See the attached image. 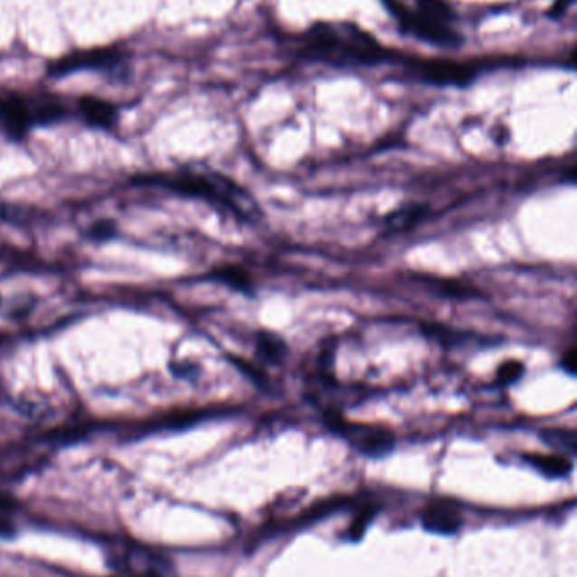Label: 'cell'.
Returning a JSON list of instances; mask_svg holds the SVG:
<instances>
[{
	"instance_id": "obj_1",
	"label": "cell",
	"mask_w": 577,
	"mask_h": 577,
	"mask_svg": "<svg viewBox=\"0 0 577 577\" xmlns=\"http://www.w3.org/2000/svg\"><path fill=\"white\" fill-rule=\"evenodd\" d=\"M297 51L305 58L345 68L392 60L390 50L353 24H315L297 38Z\"/></svg>"
},
{
	"instance_id": "obj_2",
	"label": "cell",
	"mask_w": 577,
	"mask_h": 577,
	"mask_svg": "<svg viewBox=\"0 0 577 577\" xmlns=\"http://www.w3.org/2000/svg\"><path fill=\"white\" fill-rule=\"evenodd\" d=\"M132 181L134 184L157 186L176 192L180 196H188L207 201L210 205L221 206L232 215H236L237 219H250L258 208L250 194L241 186H237L234 181L227 180L215 172H157L136 176Z\"/></svg>"
},
{
	"instance_id": "obj_3",
	"label": "cell",
	"mask_w": 577,
	"mask_h": 577,
	"mask_svg": "<svg viewBox=\"0 0 577 577\" xmlns=\"http://www.w3.org/2000/svg\"><path fill=\"white\" fill-rule=\"evenodd\" d=\"M70 116V105L58 95L0 87V126L13 141H24L33 128L61 124Z\"/></svg>"
},
{
	"instance_id": "obj_4",
	"label": "cell",
	"mask_w": 577,
	"mask_h": 577,
	"mask_svg": "<svg viewBox=\"0 0 577 577\" xmlns=\"http://www.w3.org/2000/svg\"><path fill=\"white\" fill-rule=\"evenodd\" d=\"M403 33L440 48H458L462 36L454 27V11L446 0H384Z\"/></svg>"
},
{
	"instance_id": "obj_5",
	"label": "cell",
	"mask_w": 577,
	"mask_h": 577,
	"mask_svg": "<svg viewBox=\"0 0 577 577\" xmlns=\"http://www.w3.org/2000/svg\"><path fill=\"white\" fill-rule=\"evenodd\" d=\"M129 58V51L122 46L68 52L48 63L46 73L52 78H63L77 71H99L109 78V81H126L131 77Z\"/></svg>"
},
{
	"instance_id": "obj_6",
	"label": "cell",
	"mask_w": 577,
	"mask_h": 577,
	"mask_svg": "<svg viewBox=\"0 0 577 577\" xmlns=\"http://www.w3.org/2000/svg\"><path fill=\"white\" fill-rule=\"evenodd\" d=\"M326 425L332 433L349 441L353 448L369 458H381L394 448V434L383 425L351 423L344 419L339 412L330 411L324 415Z\"/></svg>"
},
{
	"instance_id": "obj_7",
	"label": "cell",
	"mask_w": 577,
	"mask_h": 577,
	"mask_svg": "<svg viewBox=\"0 0 577 577\" xmlns=\"http://www.w3.org/2000/svg\"><path fill=\"white\" fill-rule=\"evenodd\" d=\"M407 68L413 75L437 85H466L481 71V64L446 60H410Z\"/></svg>"
},
{
	"instance_id": "obj_8",
	"label": "cell",
	"mask_w": 577,
	"mask_h": 577,
	"mask_svg": "<svg viewBox=\"0 0 577 577\" xmlns=\"http://www.w3.org/2000/svg\"><path fill=\"white\" fill-rule=\"evenodd\" d=\"M73 114L87 127L99 130H114L118 122V107L105 98L95 95H81L75 102Z\"/></svg>"
},
{
	"instance_id": "obj_9",
	"label": "cell",
	"mask_w": 577,
	"mask_h": 577,
	"mask_svg": "<svg viewBox=\"0 0 577 577\" xmlns=\"http://www.w3.org/2000/svg\"><path fill=\"white\" fill-rule=\"evenodd\" d=\"M421 524L433 534L452 535L459 530L462 518L458 507L452 501L437 500L421 513Z\"/></svg>"
},
{
	"instance_id": "obj_10",
	"label": "cell",
	"mask_w": 577,
	"mask_h": 577,
	"mask_svg": "<svg viewBox=\"0 0 577 577\" xmlns=\"http://www.w3.org/2000/svg\"><path fill=\"white\" fill-rule=\"evenodd\" d=\"M205 279L223 284L241 294H254V283H252L250 272L236 264L219 265V267L210 270L209 274H205Z\"/></svg>"
},
{
	"instance_id": "obj_11",
	"label": "cell",
	"mask_w": 577,
	"mask_h": 577,
	"mask_svg": "<svg viewBox=\"0 0 577 577\" xmlns=\"http://www.w3.org/2000/svg\"><path fill=\"white\" fill-rule=\"evenodd\" d=\"M419 281L425 284L429 287V291L439 297L444 299H456V301H466V299H474V297H481V291L478 287H474L471 284L456 281V279H439L432 275H420Z\"/></svg>"
},
{
	"instance_id": "obj_12",
	"label": "cell",
	"mask_w": 577,
	"mask_h": 577,
	"mask_svg": "<svg viewBox=\"0 0 577 577\" xmlns=\"http://www.w3.org/2000/svg\"><path fill=\"white\" fill-rule=\"evenodd\" d=\"M525 461L534 466L542 475L549 478H564L572 471V461L565 454H540V452H526Z\"/></svg>"
},
{
	"instance_id": "obj_13",
	"label": "cell",
	"mask_w": 577,
	"mask_h": 577,
	"mask_svg": "<svg viewBox=\"0 0 577 577\" xmlns=\"http://www.w3.org/2000/svg\"><path fill=\"white\" fill-rule=\"evenodd\" d=\"M256 353L260 358L264 359L270 365L283 363L288 355V347L283 338L270 331H260L256 336Z\"/></svg>"
},
{
	"instance_id": "obj_14",
	"label": "cell",
	"mask_w": 577,
	"mask_h": 577,
	"mask_svg": "<svg viewBox=\"0 0 577 577\" xmlns=\"http://www.w3.org/2000/svg\"><path fill=\"white\" fill-rule=\"evenodd\" d=\"M427 213V206L411 205L407 208H402L398 211H394L393 215H390L386 219V225L390 227L392 231H407L419 221L423 219Z\"/></svg>"
},
{
	"instance_id": "obj_15",
	"label": "cell",
	"mask_w": 577,
	"mask_h": 577,
	"mask_svg": "<svg viewBox=\"0 0 577 577\" xmlns=\"http://www.w3.org/2000/svg\"><path fill=\"white\" fill-rule=\"evenodd\" d=\"M542 439L552 448L576 452V433L571 429H545L542 433Z\"/></svg>"
},
{
	"instance_id": "obj_16",
	"label": "cell",
	"mask_w": 577,
	"mask_h": 577,
	"mask_svg": "<svg viewBox=\"0 0 577 577\" xmlns=\"http://www.w3.org/2000/svg\"><path fill=\"white\" fill-rule=\"evenodd\" d=\"M423 333L427 334L429 338H432L435 341H439L440 345L444 347H452V345H460L464 343L469 334L462 333V331H456L452 328H446V326H440V324H429V326H423Z\"/></svg>"
},
{
	"instance_id": "obj_17",
	"label": "cell",
	"mask_w": 577,
	"mask_h": 577,
	"mask_svg": "<svg viewBox=\"0 0 577 577\" xmlns=\"http://www.w3.org/2000/svg\"><path fill=\"white\" fill-rule=\"evenodd\" d=\"M374 515H376L374 507H371V505L363 507V508H361V510L357 512V515H355V520H353V524H351V526H349V532H347L349 539H363V535L366 534L367 526H369V524H371V520L374 518Z\"/></svg>"
},
{
	"instance_id": "obj_18",
	"label": "cell",
	"mask_w": 577,
	"mask_h": 577,
	"mask_svg": "<svg viewBox=\"0 0 577 577\" xmlns=\"http://www.w3.org/2000/svg\"><path fill=\"white\" fill-rule=\"evenodd\" d=\"M525 367L522 361L518 359H508L505 363L499 365L498 372H497V384L505 386V385H512L520 380V377L524 375Z\"/></svg>"
},
{
	"instance_id": "obj_19",
	"label": "cell",
	"mask_w": 577,
	"mask_h": 577,
	"mask_svg": "<svg viewBox=\"0 0 577 577\" xmlns=\"http://www.w3.org/2000/svg\"><path fill=\"white\" fill-rule=\"evenodd\" d=\"M116 233H118V225H116L112 219L97 221L92 228H90V231H89V235H90L92 238H95V240H99V242L110 240Z\"/></svg>"
},
{
	"instance_id": "obj_20",
	"label": "cell",
	"mask_w": 577,
	"mask_h": 577,
	"mask_svg": "<svg viewBox=\"0 0 577 577\" xmlns=\"http://www.w3.org/2000/svg\"><path fill=\"white\" fill-rule=\"evenodd\" d=\"M231 361L236 365L241 372L246 373L250 378H252L256 384H262V382L268 380L258 368H254L248 361H244L242 358H231Z\"/></svg>"
},
{
	"instance_id": "obj_21",
	"label": "cell",
	"mask_w": 577,
	"mask_h": 577,
	"mask_svg": "<svg viewBox=\"0 0 577 577\" xmlns=\"http://www.w3.org/2000/svg\"><path fill=\"white\" fill-rule=\"evenodd\" d=\"M171 372L175 373L178 378H184V380H192L198 370L188 361H178V363H171Z\"/></svg>"
},
{
	"instance_id": "obj_22",
	"label": "cell",
	"mask_w": 577,
	"mask_h": 577,
	"mask_svg": "<svg viewBox=\"0 0 577 577\" xmlns=\"http://www.w3.org/2000/svg\"><path fill=\"white\" fill-rule=\"evenodd\" d=\"M561 367H563V370L564 372L569 373V375H574L576 373L577 368V351L576 348H569L567 351H565L564 355H563V361H561Z\"/></svg>"
},
{
	"instance_id": "obj_23",
	"label": "cell",
	"mask_w": 577,
	"mask_h": 577,
	"mask_svg": "<svg viewBox=\"0 0 577 577\" xmlns=\"http://www.w3.org/2000/svg\"><path fill=\"white\" fill-rule=\"evenodd\" d=\"M15 526L5 517H0V539H13L15 535Z\"/></svg>"
},
{
	"instance_id": "obj_24",
	"label": "cell",
	"mask_w": 577,
	"mask_h": 577,
	"mask_svg": "<svg viewBox=\"0 0 577 577\" xmlns=\"http://www.w3.org/2000/svg\"><path fill=\"white\" fill-rule=\"evenodd\" d=\"M571 4H572V0H555V4L552 7V14L564 13Z\"/></svg>"
},
{
	"instance_id": "obj_25",
	"label": "cell",
	"mask_w": 577,
	"mask_h": 577,
	"mask_svg": "<svg viewBox=\"0 0 577 577\" xmlns=\"http://www.w3.org/2000/svg\"><path fill=\"white\" fill-rule=\"evenodd\" d=\"M14 501L9 498V497H4V495H0V510H7V508H11L13 507Z\"/></svg>"
}]
</instances>
